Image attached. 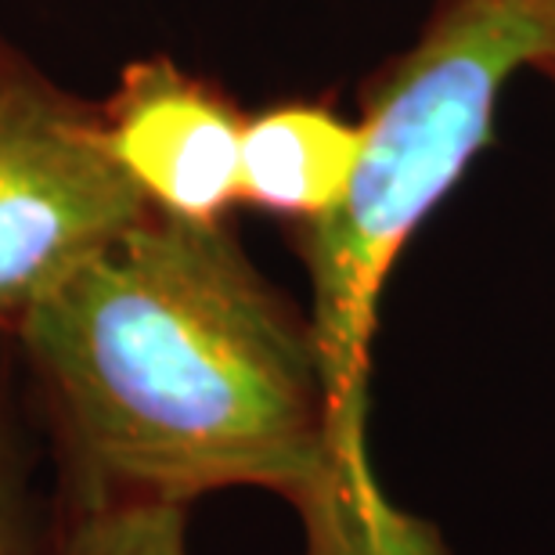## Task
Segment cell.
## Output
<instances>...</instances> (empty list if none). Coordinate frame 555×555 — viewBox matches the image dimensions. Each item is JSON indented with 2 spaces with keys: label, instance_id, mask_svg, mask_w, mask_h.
Here are the masks:
<instances>
[{
  "label": "cell",
  "instance_id": "1",
  "mask_svg": "<svg viewBox=\"0 0 555 555\" xmlns=\"http://www.w3.org/2000/svg\"><path fill=\"white\" fill-rule=\"evenodd\" d=\"M555 0H429L418 37L361 83V152L328 214L288 224L310 278L336 459L353 491L383 494L369 459V372L397 257L476 152L498 98L548 33Z\"/></svg>",
  "mask_w": 555,
  "mask_h": 555
},
{
  "label": "cell",
  "instance_id": "2",
  "mask_svg": "<svg viewBox=\"0 0 555 555\" xmlns=\"http://www.w3.org/2000/svg\"><path fill=\"white\" fill-rule=\"evenodd\" d=\"M149 209L105 149L98 102L0 37V332Z\"/></svg>",
  "mask_w": 555,
  "mask_h": 555
},
{
  "label": "cell",
  "instance_id": "3",
  "mask_svg": "<svg viewBox=\"0 0 555 555\" xmlns=\"http://www.w3.org/2000/svg\"><path fill=\"white\" fill-rule=\"evenodd\" d=\"M98 108L108 155L155 209L198 224L231 220L246 113L224 87L152 54L130 62Z\"/></svg>",
  "mask_w": 555,
  "mask_h": 555
},
{
  "label": "cell",
  "instance_id": "4",
  "mask_svg": "<svg viewBox=\"0 0 555 555\" xmlns=\"http://www.w3.org/2000/svg\"><path fill=\"white\" fill-rule=\"evenodd\" d=\"M361 152V127L328 105L288 102L246 116L238 152V206L285 224L314 220L339 203Z\"/></svg>",
  "mask_w": 555,
  "mask_h": 555
},
{
  "label": "cell",
  "instance_id": "5",
  "mask_svg": "<svg viewBox=\"0 0 555 555\" xmlns=\"http://www.w3.org/2000/svg\"><path fill=\"white\" fill-rule=\"evenodd\" d=\"M51 555H188V508L159 502H73L59 494Z\"/></svg>",
  "mask_w": 555,
  "mask_h": 555
},
{
  "label": "cell",
  "instance_id": "6",
  "mask_svg": "<svg viewBox=\"0 0 555 555\" xmlns=\"http://www.w3.org/2000/svg\"><path fill=\"white\" fill-rule=\"evenodd\" d=\"M11 339L0 332V555H51V524L29 487L26 440L11 386Z\"/></svg>",
  "mask_w": 555,
  "mask_h": 555
},
{
  "label": "cell",
  "instance_id": "7",
  "mask_svg": "<svg viewBox=\"0 0 555 555\" xmlns=\"http://www.w3.org/2000/svg\"><path fill=\"white\" fill-rule=\"evenodd\" d=\"M527 69H534V73H541L548 80V87H552V94H555V15H552V22H548V33L541 37V43L534 48V54H530V65Z\"/></svg>",
  "mask_w": 555,
  "mask_h": 555
}]
</instances>
